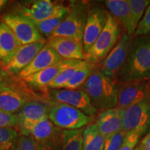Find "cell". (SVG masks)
Instances as JSON below:
<instances>
[{
    "mask_svg": "<svg viewBox=\"0 0 150 150\" xmlns=\"http://www.w3.org/2000/svg\"><path fill=\"white\" fill-rule=\"evenodd\" d=\"M150 79V37L138 36L116 81L118 83Z\"/></svg>",
    "mask_w": 150,
    "mask_h": 150,
    "instance_id": "obj_1",
    "label": "cell"
},
{
    "mask_svg": "<svg viewBox=\"0 0 150 150\" xmlns=\"http://www.w3.org/2000/svg\"><path fill=\"white\" fill-rule=\"evenodd\" d=\"M81 89L86 92L97 111L117 106L119 83L104 75L99 67L96 66Z\"/></svg>",
    "mask_w": 150,
    "mask_h": 150,
    "instance_id": "obj_2",
    "label": "cell"
},
{
    "mask_svg": "<svg viewBox=\"0 0 150 150\" xmlns=\"http://www.w3.org/2000/svg\"><path fill=\"white\" fill-rule=\"evenodd\" d=\"M122 36V27L109 13L106 25L91 50L86 54L85 61L94 65L102 62L116 45Z\"/></svg>",
    "mask_w": 150,
    "mask_h": 150,
    "instance_id": "obj_3",
    "label": "cell"
},
{
    "mask_svg": "<svg viewBox=\"0 0 150 150\" xmlns=\"http://www.w3.org/2000/svg\"><path fill=\"white\" fill-rule=\"evenodd\" d=\"M49 119L63 130H76L93 122L94 117L64 103L53 102L49 104Z\"/></svg>",
    "mask_w": 150,
    "mask_h": 150,
    "instance_id": "obj_4",
    "label": "cell"
},
{
    "mask_svg": "<svg viewBox=\"0 0 150 150\" xmlns=\"http://www.w3.org/2000/svg\"><path fill=\"white\" fill-rule=\"evenodd\" d=\"M89 11V4L75 1L68 13L52 33L51 37H66L83 43L84 29Z\"/></svg>",
    "mask_w": 150,
    "mask_h": 150,
    "instance_id": "obj_5",
    "label": "cell"
},
{
    "mask_svg": "<svg viewBox=\"0 0 150 150\" xmlns=\"http://www.w3.org/2000/svg\"><path fill=\"white\" fill-rule=\"evenodd\" d=\"M134 42V35L125 32L116 45L105 58L99 68L104 75L111 79L116 80L120 72Z\"/></svg>",
    "mask_w": 150,
    "mask_h": 150,
    "instance_id": "obj_6",
    "label": "cell"
},
{
    "mask_svg": "<svg viewBox=\"0 0 150 150\" xmlns=\"http://www.w3.org/2000/svg\"><path fill=\"white\" fill-rule=\"evenodd\" d=\"M122 131H140L144 135L150 131V99H145L122 109Z\"/></svg>",
    "mask_w": 150,
    "mask_h": 150,
    "instance_id": "obj_7",
    "label": "cell"
},
{
    "mask_svg": "<svg viewBox=\"0 0 150 150\" xmlns=\"http://www.w3.org/2000/svg\"><path fill=\"white\" fill-rule=\"evenodd\" d=\"M2 21L10 28L22 45L46 40L33 22L21 14L7 13L4 16Z\"/></svg>",
    "mask_w": 150,
    "mask_h": 150,
    "instance_id": "obj_8",
    "label": "cell"
},
{
    "mask_svg": "<svg viewBox=\"0 0 150 150\" xmlns=\"http://www.w3.org/2000/svg\"><path fill=\"white\" fill-rule=\"evenodd\" d=\"M21 136H30L37 143L61 145L62 130L56 127L48 118L37 122L18 127Z\"/></svg>",
    "mask_w": 150,
    "mask_h": 150,
    "instance_id": "obj_9",
    "label": "cell"
},
{
    "mask_svg": "<svg viewBox=\"0 0 150 150\" xmlns=\"http://www.w3.org/2000/svg\"><path fill=\"white\" fill-rule=\"evenodd\" d=\"M49 97L53 102L64 103L77 108L90 117H95L97 112L88 95L82 89H53L49 91Z\"/></svg>",
    "mask_w": 150,
    "mask_h": 150,
    "instance_id": "obj_10",
    "label": "cell"
},
{
    "mask_svg": "<svg viewBox=\"0 0 150 150\" xmlns=\"http://www.w3.org/2000/svg\"><path fill=\"white\" fill-rule=\"evenodd\" d=\"M108 15V11L99 6H94L91 8L89 7L83 38L85 54L91 50L102 33L107 22Z\"/></svg>",
    "mask_w": 150,
    "mask_h": 150,
    "instance_id": "obj_11",
    "label": "cell"
},
{
    "mask_svg": "<svg viewBox=\"0 0 150 150\" xmlns=\"http://www.w3.org/2000/svg\"><path fill=\"white\" fill-rule=\"evenodd\" d=\"M150 82L148 81H136L119 84L117 103L116 107L125 108L150 99Z\"/></svg>",
    "mask_w": 150,
    "mask_h": 150,
    "instance_id": "obj_12",
    "label": "cell"
},
{
    "mask_svg": "<svg viewBox=\"0 0 150 150\" xmlns=\"http://www.w3.org/2000/svg\"><path fill=\"white\" fill-rule=\"evenodd\" d=\"M63 6V4L51 0L22 1L19 4L17 13L31 22H40L51 18L59 12Z\"/></svg>",
    "mask_w": 150,
    "mask_h": 150,
    "instance_id": "obj_13",
    "label": "cell"
},
{
    "mask_svg": "<svg viewBox=\"0 0 150 150\" xmlns=\"http://www.w3.org/2000/svg\"><path fill=\"white\" fill-rule=\"evenodd\" d=\"M46 42L47 40H44L22 45L15 54L10 63L5 65L4 70L9 74H19L32 62Z\"/></svg>",
    "mask_w": 150,
    "mask_h": 150,
    "instance_id": "obj_14",
    "label": "cell"
},
{
    "mask_svg": "<svg viewBox=\"0 0 150 150\" xmlns=\"http://www.w3.org/2000/svg\"><path fill=\"white\" fill-rule=\"evenodd\" d=\"M47 43L55 50L62 59L85 61L86 54L83 43L66 37H52Z\"/></svg>",
    "mask_w": 150,
    "mask_h": 150,
    "instance_id": "obj_15",
    "label": "cell"
},
{
    "mask_svg": "<svg viewBox=\"0 0 150 150\" xmlns=\"http://www.w3.org/2000/svg\"><path fill=\"white\" fill-rule=\"evenodd\" d=\"M64 60L56 53L47 43L38 53L34 59L28 66L20 72L19 76L24 79Z\"/></svg>",
    "mask_w": 150,
    "mask_h": 150,
    "instance_id": "obj_16",
    "label": "cell"
},
{
    "mask_svg": "<svg viewBox=\"0 0 150 150\" xmlns=\"http://www.w3.org/2000/svg\"><path fill=\"white\" fill-rule=\"evenodd\" d=\"M78 60L64 59L59 63L45 69L40 72L23 79L28 84L37 88H47L62 71L74 64Z\"/></svg>",
    "mask_w": 150,
    "mask_h": 150,
    "instance_id": "obj_17",
    "label": "cell"
},
{
    "mask_svg": "<svg viewBox=\"0 0 150 150\" xmlns=\"http://www.w3.org/2000/svg\"><path fill=\"white\" fill-rule=\"evenodd\" d=\"M109 13L126 30L129 35H134L136 29L132 23L131 7L128 0H106L104 1Z\"/></svg>",
    "mask_w": 150,
    "mask_h": 150,
    "instance_id": "obj_18",
    "label": "cell"
},
{
    "mask_svg": "<svg viewBox=\"0 0 150 150\" xmlns=\"http://www.w3.org/2000/svg\"><path fill=\"white\" fill-rule=\"evenodd\" d=\"M122 109L117 107L99 112L95 124L105 138L122 131Z\"/></svg>",
    "mask_w": 150,
    "mask_h": 150,
    "instance_id": "obj_19",
    "label": "cell"
},
{
    "mask_svg": "<svg viewBox=\"0 0 150 150\" xmlns=\"http://www.w3.org/2000/svg\"><path fill=\"white\" fill-rule=\"evenodd\" d=\"M22 46L10 28L3 21L0 24V62L8 65Z\"/></svg>",
    "mask_w": 150,
    "mask_h": 150,
    "instance_id": "obj_20",
    "label": "cell"
},
{
    "mask_svg": "<svg viewBox=\"0 0 150 150\" xmlns=\"http://www.w3.org/2000/svg\"><path fill=\"white\" fill-rule=\"evenodd\" d=\"M19 126L33 124L49 117V105L39 101H29L16 113Z\"/></svg>",
    "mask_w": 150,
    "mask_h": 150,
    "instance_id": "obj_21",
    "label": "cell"
},
{
    "mask_svg": "<svg viewBox=\"0 0 150 150\" xmlns=\"http://www.w3.org/2000/svg\"><path fill=\"white\" fill-rule=\"evenodd\" d=\"M28 102L21 92L6 87L0 91V110L9 114H16Z\"/></svg>",
    "mask_w": 150,
    "mask_h": 150,
    "instance_id": "obj_22",
    "label": "cell"
},
{
    "mask_svg": "<svg viewBox=\"0 0 150 150\" xmlns=\"http://www.w3.org/2000/svg\"><path fill=\"white\" fill-rule=\"evenodd\" d=\"M74 3L75 1H72L69 5H64L59 12L45 20L40 22H32L38 31L44 38H50L51 37L55 29L59 27L63 19L72 8Z\"/></svg>",
    "mask_w": 150,
    "mask_h": 150,
    "instance_id": "obj_23",
    "label": "cell"
},
{
    "mask_svg": "<svg viewBox=\"0 0 150 150\" xmlns=\"http://www.w3.org/2000/svg\"><path fill=\"white\" fill-rule=\"evenodd\" d=\"M105 137L99 132L95 122L91 123L83 129V150H103Z\"/></svg>",
    "mask_w": 150,
    "mask_h": 150,
    "instance_id": "obj_24",
    "label": "cell"
},
{
    "mask_svg": "<svg viewBox=\"0 0 150 150\" xmlns=\"http://www.w3.org/2000/svg\"><path fill=\"white\" fill-rule=\"evenodd\" d=\"M83 129L62 130L61 150H83Z\"/></svg>",
    "mask_w": 150,
    "mask_h": 150,
    "instance_id": "obj_25",
    "label": "cell"
},
{
    "mask_svg": "<svg viewBox=\"0 0 150 150\" xmlns=\"http://www.w3.org/2000/svg\"><path fill=\"white\" fill-rule=\"evenodd\" d=\"M97 65L92 64L86 61L83 66L76 72L74 76L67 83L63 86L61 89L78 90L81 88L86 80L91 76Z\"/></svg>",
    "mask_w": 150,
    "mask_h": 150,
    "instance_id": "obj_26",
    "label": "cell"
},
{
    "mask_svg": "<svg viewBox=\"0 0 150 150\" xmlns=\"http://www.w3.org/2000/svg\"><path fill=\"white\" fill-rule=\"evenodd\" d=\"M85 62L86 61H78L74 64L63 70L58 75L57 77L48 86L47 88L51 90L61 89L63 85L67 83L74 76L76 72L83 66Z\"/></svg>",
    "mask_w": 150,
    "mask_h": 150,
    "instance_id": "obj_27",
    "label": "cell"
},
{
    "mask_svg": "<svg viewBox=\"0 0 150 150\" xmlns=\"http://www.w3.org/2000/svg\"><path fill=\"white\" fill-rule=\"evenodd\" d=\"M16 128H0V150H11L18 138Z\"/></svg>",
    "mask_w": 150,
    "mask_h": 150,
    "instance_id": "obj_28",
    "label": "cell"
},
{
    "mask_svg": "<svg viewBox=\"0 0 150 150\" xmlns=\"http://www.w3.org/2000/svg\"><path fill=\"white\" fill-rule=\"evenodd\" d=\"M131 7L132 23L136 29L138 24L144 16V13L150 4L149 0H128Z\"/></svg>",
    "mask_w": 150,
    "mask_h": 150,
    "instance_id": "obj_29",
    "label": "cell"
},
{
    "mask_svg": "<svg viewBox=\"0 0 150 150\" xmlns=\"http://www.w3.org/2000/svg\"><path fill=\"white\" fill-rule=\"evenodd\" d=\"M127 133L120 131L105 138L103 150H120L122 145Z\"/></svg>",
    "mask_w": 150,
    "mask_h": 150,
    "instance_id": "obj_30",
    "label": "cell"
},
{
    "mask_svg": "<svg viewBox=\"0 0 150 150\" xmlns=\"http://www.w3.org/2000/svg\"><path fill=\"white\" fill-rule=\"evenodd\" d=\"M143 134L140 131H131L127 133L125 140L120 150H135L138 147L140 138Z\"/></svg>",
    "mask_w": 150,
    "mask_h": 150,
    "instance_id": "obj_31",
    "label": "cell"
},
{
    "mask_svg": "<svg viewBox=\"0 0 150 150\" xmlns=\"http://www.w3.org/2000/svg\"><path fill=\"white\" fill-rule=\"evenodd\" d=\"M150 33V4L146 9L145 14L137 27L135 35L143 36Z\"/></svg>",
    "mask_w": 150,
    "mask_h": 150,
    "instance_id": "obj_32",
    "label": "cell"
},
{
    "mask_svg": "<svg viewBox=\"0 0 150 150\" xmlns=\"http://www.w3.org/2000/svg\"><path fill=\"white\" fill-rule=\"evenodd\" d=\"M12 150H37V142L31 137L20 136Z\"/></svg>",
    "mask_w": 150,
    "mask_h": 150,
    "instance_id": "obj_33",
    "label": "cell"
},
{
    "mask_svg": "<svg viewBox=\"0 0 150 150\" xmlns=\"http://www.w3.org/2000/svg\"><path fill=\"white\" fill-rule=\"evenodd\" d=\"M19 126L16 114H9L0 110V128H16Z\"/></svg>",
    "mask_w": 150,
    "mask_h": 150,
    "instance_id": "obj_34",
    "label": "cell"
},
{
    "mask_svg": "<svg viewBox=\"0 0 150 150\" xmlns=\"http://www.w3.org/2000/svg\"><path fill=\"white\" fill-rule=\"evenodd\" d=\"M138 146L142 150H150V131L144 137Z\"/></svg>",
    "mask_w": 150,
    "mask_h": 150,
    "instance_id": "obj_35",
    "label": "cell"
},
{
    "mask_svg": "<svg viewBox=\"0 0 150 150\" xmlns=\"http://www.w3.org/2000/svg\"><path fill=\"white\" fill-rule=\"evenodd\" d=\"M61 145L47 143H37V150H59Z\"/></svg>",
    "mask_w": 150,
    "mask_h": 150,
    "instance_id": "obj_36",
    "label": "cell"
},
{
    "mask_svg": "<svg viewBox=\"0 0 150 150\" xmlns=\"http://www.w3.org/2000/svg\"><path fill=\"white\" fill-rule=\"evenodd\" d=\"M4 75V73L1 72V70H0V91L7 86L6 80Z\"/></svg>",
    "mask_w": 150,
    "mask_h": 150,
    "instance_id": "obj_37",
    "label": "cell"
},
{
    "mask_svg": "<svg viewBox=\"0 0 150 150\" xmlns=\"http://www.w3.org/2000/svg\"><path fill=\"white\" fill-rule=\"evenodd\" d=\"M7 2H8V1H6V0H0V11L4 7V6L6 4Z\"/></svg>",
    "mask_w": 150,
    "mask_h": 150,
    "instance_id": "obj_38",
    "label": "cell"
},
{
    "mask_svg": "<svg viewBox=\"0 0 150 150\" xmlns=\"http://www.w3.org/2000/svg\"><path fill=\"white\" fill-rule=\"evenodd\" d=\"M135 150H142L141 149H140V147H139V146H138V147H137L136 148V149H135Z\"/></svg>",
    "mask_w": 150,
    "mask_h": 150,
    "instance_id": "obj_39",
    "label": "cell"
},
{
    "mask_svg": "<svg viewBox=\"0 0 150 150\" xmlns=\"http://www.w3.org/2000/svg\"><path fill=\"white\" fill-rule=\"evenodd\" d=\"M1 21H2V20H1V17H0V24H1Z\"/></svg>",
    "mask_w": 150,
    "mask_h": 150,
    "instance_id": "obj_40",
    "label": "cell"
},
{
    "mask_svg": "<svg viewBox=\"0 0 150 150\" xmlns=\"http://www.w3.org/2000/svg\"><path fill=\"white\" fill-rule=\"evenodd\" d=\"M0 63H1V62H0Z\"/></svg>",
    "mask_w": 150,
    "mask_h": 150,
    "instance_id": "obj_41",
    "label": "cell"
}]
</instances>
